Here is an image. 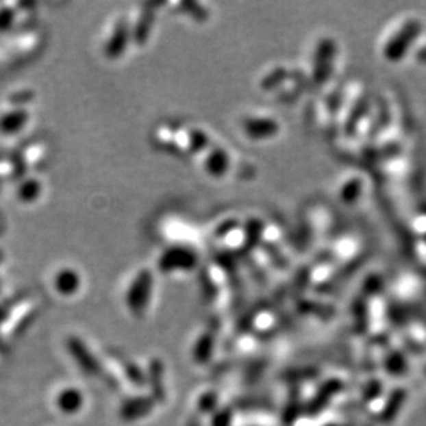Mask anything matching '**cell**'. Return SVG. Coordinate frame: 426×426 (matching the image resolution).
Segmentation results:
<instances>
[{"instance_id":"obj_9","label":"cell","mask_w":426,"mask_h":426,"mask_svg":"<svg viewBox=\"0 0 426 426\" xmlns=\"http://www.w3.org/2000/svg\"><path fill=\"white\" fill-rule=\"evenodd\" d=\"M151 410V403L145 399H137V400H130L123 405L122 415L123 418L129 421H134L136 418L144 416L149 412Z\"/></svg>"},{"instance_id":"obj_10","label":"cell","mask_w":426,"mask_h":426,"mask_svg":"<svg viewBox=\"0 0 426 426\" xmlns=\"http://www.w3.org/2000/svg\"><path fill=\"white\" fill-rule=\"evenodd\" d=\"M40 193H42V186L39 181L34 178L24 181L17 190L18 199L25 203H34L40 196Z\"/></svg>"},{"instance_id":"obj_7","label":"cell","mask_w":426,"mask_h":426,"mask_svg":"<svg viewBox=\"0 0 426 426\" xmlns=\"http://www.w3.org/2000/svg\"><path fill=\"white\" fill-rule=\"evenodd\" d=\"M29 115L25 110H13L0 116V131L3 134H16L23 130L28 123Z\"/></svg>"},{"instance_id":"obj_8","label":"cell","mask_w":426,"mask_h":426,"mask_svg":"<svg viewBox=\"0 0 426 426\" xmlns=\"http://www.w3.org/2000/svg\"><path fill=\"white\" fill-rule=\"evenodd\" d=\"M204 168L211 175H221L227 170V155L223 149H214L205 155Z\"/></svg>"},{"instance_id":"obj_2","label":"cell","mask_w":426,"mask_h":426,"mask_svg":"<svg viewBox=\"0 0 426 426\" xmlns=\"http://www.w3.org/2000/svg\"><path fill=\"white\" fill-rule=\"evenodd\" d=\"M152 292V275L148 271H141L126 295V302L134 314H142L149 303Z\"/></svg>"},{"instance_id":"obj_5","label":"cell","mask_w":426,"mask_h":426,"mask_svg":"<svg viewBox=\"0 0 426 426\" xmlns=\"http://www.w3.org/2000/svg\"><path fill=\"white\" fill-rule=\"evenodd\" d=\"M54 288L64 297L76 294L80 288V276L72 268H62L54 277Z\"/></svg>"},{"instance_id":"obj_11","label":"cell","mask_w":426,"mask_h":426,"mask_svg":"<svg viewBox=\"0 0 426 426\" xmlns=\"http://www.w3.org/2000/svg\"><path fill=\"white\" fill-rule=\"evenodd\" d=\"M210 347H211V340L208 337H203L195 347V359L196 360H203L210 355Z\"/></svg>"},{"instance_id":"obj_4","label":"cell","mask_w":426,"mask_h":426,"mask_svg":"<svg viewBox=\"0 0 426 426\" xmlns=\"http://www.w3.org/2000/svg\"><path fill=\"white\" fill-rule=\"evenodd\" d=\"M68 348L71 355L73 356L75 362H77L79 367L88 374L95 375L99 368H98V363L95 362L94 356L91 355V352L83 345V342L77 338H71L68 342Z\"/></svg>"},{"instance_id":"obj_6","label":"cell","mask_w":426,"mask_h":426,"mask_svg":"<svg viewBox=\"0 0 426 426\" xmlns=\"http://www.w3.org/2000/svg\"><path fill=\"white\" fill-rule=\"evenodd\" d=\"M83 403H84V399H83L82 392L75 388H66L61 390L57 397L58 410L68 415L79 412L80 408L83 407Z\"/></svg>"},{"instance_id":"obj_1","label":"cell","mask_w":426,"mask_h":426,"mask_svg":"<svg viewBox=\"0 0 426 426\" xmlns=\"http://www.w3.org/2000/svg\"><path fill=\"white\" fill-rule=\"evenodd\" d=\"M197 265V254L188 246L175 245L163 251L159 260V269L164 273L189 272Z\"/></svg>"},{"instance_id":"obj_3","label":"cell","mask_w":426,"mask_h":426,"mask_svg":"<svg viewBox=\"0 0 426 426\" xmlns=\"http://www.w3.org/2000/svg\"><path fill=\"white\" fill-rule=\"evenodd\" d=\"M129 40H130V31H129L126 21L122 20L116 24L111 36L108 38V40H106V45H105L106 55L111 58L121 57V54H123V51L126 50Z\"/></svg>"}]
</instances>
